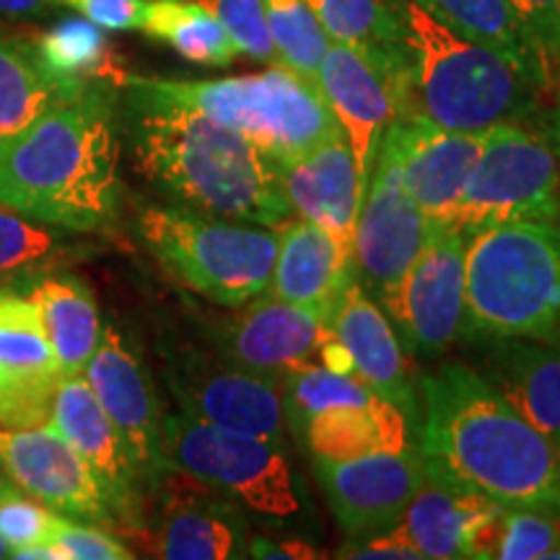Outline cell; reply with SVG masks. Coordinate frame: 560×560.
Instances as JSON below:
<instances>
[{
  "label": "cell",
  "instance_id": "1",
  "mask_svg": "<svg viewBox=\"0 0 560 560\" xmlns=\"http://www.w3.org/2000/svg\"><path fill=\"white\" fill-rule=\"evenodd\" d=\"M420 402L418 450L429 478L560 520V452L470 363L425 371Z\"/></svg>",
  "mask_w": 560,
  "mask_h": 560
},
{
  "label": "cell",
  "instance_id": "2",
  "mask_svg": "<svg viewBox=\"0 0 560 560\" xmlns=\"http://www.w3.org/2000/svg\"><path fill=\"white\" fill-rule=\"evenodd\" d=\"M120 91L132 166L166 202L270 229L293 219L280 164L242 132L136 86L128 73Z\"/></svg>",
  "mask_w": 560,
  "mask_h": 560
},
{
  "label": "cell",
  "instance_id": "3",
  "mask_svg": "<svg viewBox=\"0 0 560 560\" xmlns=\"http://www.w3.org/2000/svg\"><path fill=\"white\" fill-rule=\"evenodd\" d=\"M115 83H91L0 138V206L73 234L120 221V115Z\"/></svg>",
  "mask_w": 560,
  "mask_h": 560
},
{
  "label": "cell",
  "instance_id": "4",
  "mask_svg": "<svg viewBox=\"0 0 560 560\" xmlns=\"http://www.w3.org/2000/svg\"><path fill=\"white\" fill-rule=\"evenodd\" d=\"M410 115L454 132L545 120L542 81L522 62L467 39L412 0H397Z\"/></svg>",
  "mask_w": 560,
  "mask_h": 560
},
{
  "label": "cell",
  "instance_id": "5",
  "mask_svg": "<svg viewBox=\"0 0 560 560\" xmlns=\"http://www.w3.org/2000/svg\"><path fill=\"white\" fill-rule=\"evenodd\" d=\"M560 342V223L516 221L470 236L459 340Z\"/></svg>",
  "mask_w": 560,
  "mask_h": 560
},
{
  "label": "cell",
  "instance_id": "6",
  "mask_svg": "<svg viewBox=\"0 0 560 560\" xmlns=\"http://www.w3.org/2000/svg\"><path fill=\"white\" fill-rule=\"evenodd\" d=\"M136 234L174 283L213 306L234 310L268 291L278 229L164 202L138 210Z\"/></svg>",
  "mask_w": 560,
  "mask_h": 560
},
{
  "label": "cell",
  "instance_id": "7",
  "mask_svg": "<svg viewBox=\"0 0 560 560\" xmlns=\"http://www.w3.org/2000/svg\"><path fill=\"white\" fill-rule=\"evenodd\" d=\"M128 79L151 94L198 109L210 120L242 132L278 164L340 132L319 89L280 62H272L262 73L231 79L177 81L130 73Z\"/></svg>",
  "mask_w": 560,
  "mask_h": 560
},
{
  "label": "cell",
  "instance_id": "8",
  "mask_svg": "<svg viewBox=\"0 0 560 560\" xmlns=\"http://www.w3.org/2000/svg\"><path fill=\"white\" fill-rule=\"evenodd\" d=\"M161 433L170 467L226 493L249 516L296 524L312 514L310 490L283 441L221 429L182 410L164 412Z\"/></svg>",
  "mask_w": 560,
  "mask_h": 560
},
{
  "label": "cell",
  "instance_id": "9",
  "mask_svg": "<svg viewBox=\"0 0 560 560\" xmlns=\"http://www.w3.org/2000/svg\"><path fill=\"white\" fill-rule=\"evenodd\" d=\"M516 221L560 223V159L548 117L490 128L446 229L472 236Z\"/></svg>",
  "mask_w": 560,
  "mask_h": 560
},
{
  "label": "cell",
  "instance_id": "10",
  "mask_svg": "<svg viewBox=\"0 0 560 560\" xmlns=\"http://www.w3.org/2000/svg\"><path fill=\"white\" fill-rule=\"evenodd\" d=\"M161 363L177 410L221 429L289 444L278 380L234 366L206 342H161Z\"/></svg>",
  "mask_w": 560,
  "mask_h": 560
},
{
  "label": "cell",
  "instance_id": "11",
  "mask_svg": "<svg viewBox=\"0 0 560 560\" xmlns=\"http://www.w3.org/2000/svg\"><path fill=\"white\" fill-rule=\"evenodd\" d=\"M467 244L470 236L459 231H433L416 262L380 299L410 359H439L462 338Z\"/></svg>",
  "mask_w": 560,
  "mask_h": 560
},
{
  "label": "cell",
  "instance_id": "12",
  "mask_svg": "<svg viewBox=\"0 0 560 560\" xmlns=\"http://www.w3.org/2000/svg\"><path fill=\"white\" fill-rule=\"evenodd\" d=\"M206 346L234 366L283 380L301 363H319V350L332 338L330 314L296 306L268 291L247 304L200 319Z\"/></svg>",
  "mask_w": 560,
  "mask_h": 560
},
{
  "label": "cell",
  "instance_id": "13",
  "mask_svg": "<svg viewBox=\"0 0 560 560\" xmlns=\"http://www.w3.org/2000/svg\"><path fill=\"white\" fill-rule=\"evenodd\" d=\"M433 231L405 190L400 159L384 132L353 234V278L376 304L416 262Z\"/></svg>",
  "mask_w": 560,
  "mask_h": 560
},
{
  "label": "cell",
  "instance_id": "14",
  "mask_svg": "<svg viewBox=\"0 0 560 560\" xmlns=\"http://www.w3.org/2000/svg\"><path fill=\"white\" fill-rule=\"evenodd\" d=\"M151 499L153 516L145 522L143 545L153 558H247L249 514L226 493L170 467Z\"/></svg>",
  "mask_w": 560,
  "mask_h": 560
},
{
  "label": "cell",
  "instance_id": "15",
  "mask_svg": "<svg viewBox=\"0 0 560 560\" xmlns=\"http://www.w3.org/2000/svg\"><path fill=\"white\" fill-rule=\"evenodd\" d=\"M83 376L115 429L120 431L143 495H151L170 470V462L164 457L161 433L164 410L136 342L117 325H104L100 346L83 369Z\"/></svg>",
  "mask_w": 560,
  "mask_h": 560
},
{
  "label": "cell",
  "instance_id": "16",
  "mask_svg": "<svg viewBox=\"0 0 560 560\" xmlns=\"http://www.w3.org/2000/svg\"><path fill=\"white\" fill-rule=\"evenodd\" d=\"M0 470L47 509L115 532L117 520L102 482L73 446L50 425L0 429Z\"/></svg>",
  "mask_w": 560,
  "mask_h": 560
},
{
  "label": "cell",
  "instance_id": "17",
  "mask_svg": "<svg viewBox=\"0 0 560 560\" xmlns=\"http://www.w3.org/2000/svg\"><path fill=\"white\" fill-rule=\"evenodd\" d=\"M66 369L26 293L0 289V429H39Z\"/></svg>",
  "mask_w": 560,
  "mask_h": 560
},
{
  "label": "cell",
  "instance_id": "18",
  "mask_svg": "<svg viewBox=\"0 0 560 560\" xmlns=\"http://www.w3.org/2000/svg\"><path fill=\"white\" fill-rule=\"evenodd\" d=\"M50 429L60 433L75 452L86 459L102 482L117 520V532L143 540L145 529V495L138 472L132 467L130 452L120 431L96 400L83 374H68L55 395Z\"/></svg>",
  "mask_w": 560,
  "mask_h": 560
},
{
  "label": "cell",
  "instance_id": "19",
  "mask_svg": "<svg viewBox=\"0 0 560 560\" xmlns=\"http://www.w3.org/2000/svg\"><path fill=\"white\" fill-rule=\"evenodd\" d=\"M312 465L346 537H363L395 527L405 506L425 482V465L418 446Z\"/></svg>",
  "mask_w": 560,
  "mask_h": 560
},
{
  "label": "cell",
  "instance_id": "20",
  "mask_svg": "<svg viewBox=\"0 0 560 560\" xmlns=\"http://www.w3.org/2000/svg\"><path fill=\"white\" fill-rule=\"evenodd\" d=\"M488 132L444 130L418 115L400 117L387 128L400 159L405 190L436 231L450 223Z\"/></svg>",
  "mask_w": 560,
  "mask_h": 560
},
{
  "label": "cell",
  "instance_id": "21",
  "mask_svg": "<svg viewBox=\"0 0 560 560\" xmlns=\"http://www.w3.org/2000/svg\"><path fill=\"white\" fill-rule=\"evenodd\" d=\"M317 89L346 132L361 179L369 185L382 136L392 122L405 117L400 91L361 52L332 39L319 62Z\"/></svg>",
  "mask_w": 560,
  "mask_h": 560
},
{
  "label": "cell",
  "instance_id": "22",
  "mask_svg": "<svg viewBox=\"0 0 560 560\" xmlns=\"http://www.w3.org/2000/svg\"><path fill=\"white\" fill-rule=\"evenodd\" d=\"M280 187L293 215L327 229L353 249L355 221L369 185L361 179L346 132H335L310 151L283 161Z\"/></svg>",
  "mask_w": 560,
  "mask_h": 560
},
{
  "label": "cell",
  "instance_id": "23",
  "mask_svg": "<svg viewBox=\"0 0 560 560\" xmlns=\"http://www.w3.org/2000/svg\"><path fill=\"white\" fill-rule=\"evenodd\" d=\"M478 374L560 452V342L535 338L462 340Z\"/></svg>",
  "mask_w": 560,
  "mask_h": 560
},
{
  "label": "cell",
  "instance_id": "24",
  "mask_svg": "<svg viewBox=\"0 0 560 560\" xmlns=\"http://www.w3.org/2000/svg\"><path fill=\"white\" fill-rule=\"evenodd\" d=\"M503 506L486 495L446 486L425 475L397 520L425 560L493 558L499 542Z\"/></svg>",
  "mask_w": 560,
  "mask_h": 560
},
{
  "label": "cell",
  "instance_id": "25",
  "mask_svg": "<svg viewBox=\"0 0 560 560\" xmlns=\"http://www.w3.org/2000/svg\"><path fill=\"white\" fill-rule=\"evenodd\" d=\"M330 327L353 359L355 380L384 400L400 405L418 429V400L405 359L408 353L387 314L361 289L359 280H353L332 306Z\"/></svg>",
  "mask_w": 560,
  "mask_h": 560
},
{
  "label": "cell",
  "instance_id": "26",
  "mask_svg": "<svg viewBox=\"0 0 560 560\" xmlns=\"http://www.w3.org/2000/svg\"><path fill=\"white\" fill-rule=\"evenodd\" d=\"M268 293L296 306L332 312L342 291L353 283V249L327 229L304 219L283 221Z\"/></svg>",
  "mask_w": 560,
  "mask_h": 560
},
{
  "label": "cell",
  "instance_id": "27",
  "mask_svg": "<svg viewBox=\"0 0 560 560\" xmlns=\"http://www.w3.org/2000/svg\"><path fill=\"white\" fill-rule=\"evenodd\" d=\"M418 433L400 405L374 397L361 405H338L314 416L301 433L312 462H348L382 452L410 450Z\"/></svg>",
  "mask_w": 560,
  "mask_h": 560
},
{
  "label": "cell",
  "instance_id": "28",
  "mask_svg": "<svg viewBox=\"0 0 560 560\" xmlns=\"http://www.w3.org/2000/svg\"><path fill=\"white\" fill-rule=\"evenodd\" d=\"M26 296L39 310L42 325L66 374H83L104 327L91 285L75 272L60 268L37 276Z\"/></svg>",
  "mask_w": 560,
  "mask_h": 560
},
{
  "label": "cell",
  "instance_id": "29",
  "mask_svg": "<svg viewBox=\"0 0 560 560\" xmlns=\"http://www.w3.org/2000/svg\"><path fill=\"white\" fill-rule=\"evenodd\" d=\"M30 45L39 66L55 81L68 83V86L115 83L120 89L125 79V70L117 66L107 34L83 16L58 21L47 32L37 34Z\"/></svg>",
  "mask_w": 560,
  "mask_h": 560
},
{
  "label": "cell",
  "instance_id": "30",
  "mask_svg": "<svg viewBox=\"0 0 560 560\" xmlns=\"http://www.w3.org/2000/svg\"><path fill=\"white\" fill-rule=\"evenodd\" d=\"M89 86L91 83L68 86L55 81L39 66L30 42L0 30V138L24 130L52 104L79 96Z\"/></svg>",
  "mask_w": 560,
  "mask_h": 560
},
{
  "label": "cell",
  "instance_id": "31",
  "mask_svg": "<svg viewBox=\"0 0 560 560\" xmlns=\"http://www.w3.org/2000/svg\"><path fill=\"white\" fill-rule=\"evenodd\" d=\"M140 32L164 42L195 66L226 68L236 60V45L198 0H149Z\"/></svg>",
  "mask_w": 560,
  "mask_h": 560
},
{
  "label": "cell",
  "instance_id": "32",
  "mask_svg": "<svg viewBox=\"0 0 560 560\" xmlns=\"http://www.w3.org/2000/svg\"><path fill=\"white\" fill-rule=\"evenodd\" d=\"M30 215L0 206V280H26L60 270L81 249L62 234Z\"/></svg>",
  "mask_w": 560,
  "mask_h": 560
},
{
  "label": "cell",
  "instance_id": "33",
  "mask_svg": "<svg viewBox=\"0 0 560 560\" xmlns=\"http://www.w3.org/2000/svg\"><path fill=\"white\" fill-rule=\"evenodd\" d=\"M380 397L355 376L338 374L325 369L322 363H301V366L285 371L280 380V400H283L285 429L293 439H301L306 423L327 408L338 405H361Z\"/></svg>",
  "mask_w": 560,
  "mask_h": 560
},
{
  "label": "cell",
  "instance_id": "34",
  "mask_svg": "<svg viewBox=\"0 0 560 560\" xmlns=\"http://www.w3.org/2000/svg\"><path fill=\"white\" fill-rule=\"evenodd\" d=\"M412 3H418L420 9L429 11L433 19H439L441 24H446L462 37L493 47L506 58L522 62L540 79L506 0H412Z\"/></svg>",
  "mask_w": 560,
  "mask_h": 560
},
{
  "label": "cell",
  "instance_id": "35",
  "mask_svg": "<svg viewBox=\"0 0 560 560\" xmlns=\"http://www.w3.org/2000/svg\"><path fill=\"white\" fill-rule=\"evenodd\" d=\"M262 3L278 62L299 79L317 86L319 62L330 45L317 13L306 0H262Z\"/></svg>",
  "mask_w": 560,
  "mask_h": 560
},
{
  "label": "cell",
  "instance_id": "36",
  "mask_svg": "<svg viewBox=\"0 0 560 560\" xmlns=\"http://www.w3.org/2000/svg\"><path fill=\"white\" fill-rule=\"evenodd\" d=\"M542 86L552 100L560 83V0H506Z\"/></svg>",
  "mask_w": 560,
  "mask_h": 560
},
{
  "label": "cell",
  "instance_id": "37",
  "mask_svg": "<svg viewBox=\"0 0 560 560\" xmlns=\"http://www.w3.org/2000/svg\"><path fill=\"white\" fill-rule=\"evenodd\" d=\"M499 560H560V520L524 509H503Z\"/></svg>",
  "mask_w": 560,
  "mask_h": 560
},
{
  "label": "cell",
  "instance_id": "38",
  "mask_svg": "<svg viewBox=\"0 0 560 560\" xmlns=\"http://www.w3.org/2000/svg\"><path fill=\"white\" fill-rule=\"evenodd\" d=\"M60 516L58 511L47 509L45 503L13 486L5 475L0 478V535L9 545L11 556L30 545L50 542Z\"/></svg>",
  "mask_w": 560,
  "mask_h": 560
},
{
  "label": "cell",
  "instance_id": "39",
  "mask_svg": "<svg viewBox=\"0 0 560 560\" xmlns=\"http://www.w3.org/2000/svg\"><path fill=\"white\" fill-rule=\"evenodd\" d=\"M226 30L236 50L260 62H278L262 0H198Z\"/></svg>",
  "mask_w": 560,
  "mask_h": 560
},
{
  "label": "cell",
  "instance_id": "40",
  "mask_svg": "<svg viewBox=\"0 0 560 560\" xmlns=\"http://www.w3.org/2000/svg\"><path fill=\"white\" fill-rule=\"evenodd\" d=\"M50 545L58 552V560H130L136 558L130 545H125L115 532L100 524L60 516Z\"/></svg>",
  "mask_w": 560,
  "mask_h": 560
},
{
  "label": "cell",
  "instance_id": "41",
  "mask_svg": "<svg viewBox=\"0 0 560 560\" xmlns=\"http://www.w3.org/2000/svg\"><path fill=\"white\" fill-rule=\"evenodd\" d=\"M104 32H140L149 0H58Z\"/></svg>",
  "mask_w": 560,
  "mask_h": 560
},
{
  "label": "cell",
  "instance_id": "42",
  "mask_svg": "<svg viewBox=\"0 0 560 560\" xmlns=\"http://www.w3.org/2000/svg\"><path fill=\"white\" fill-rule=\"evenodd\" d=\"M335 558H353V560H425L410 537L397 527L374 532L363 537H346Z\"/></svg>",
  "mask_w": 560,
  "mask_h": 560
},
{
  "label": "cell",
  "instance_id": "43",
  "mask_svg": "<svg viewBox=\"0 0 560 560\" xmlns=\"http://www.w3.org/2000/svg\"><path fill=\"white\" fill-rule=\"evenodd\" d=\"M247 558H270V560H317L327 558L317 545L301 537H249Z\"/></svg>",
  "mask_w": 560,
  "mask_h": 560
},
{
  "label": "cell",
  "instance_id": "44",
  "mask_svg": "<svg viewBox=\"0 0 560 560\" xmlns=\"http://www.w3.org/2000/svg\"><path fill=\"white\" fill-rule=\"evenodd\" d=\"M58 9V0H0V16L39 19Z\"/></svg>",
  "mask_w": 560,
  "mask_h": 560
},
{
  "label": "cell",
  "instance_id": "45",
  "mask_svg": "<svg viewBox=\"0 0 560 560\" xmlns=\"http://www.w3.org/2000/svg\"><path fill=\"white\" fill-rule=\"evenodd\" d=\"M548 132L552 138V145H556L558 159H560V83L552 94V107L548 109Z\"/></svg>",
  "mask_w": 560,
  "mask_h": 560
},
{
  "label": "cell",
  "instance_id": "46",
  "mask_svg": "<svg viewBox=\"0 0 560 560\" xmlns=\"http://www.w3.org/2000/svg\"><path fill=\"white\" fill-rule=\"evenodd\" d=\"M0 558H11V550H9V545H5L3 535H0Z\"/></svg>",
  "mask_w": 560,
  "mask_h": 560
},
{
  "label": "cell",
  "instance_id": "47",
  "mask_svg": "<svg viewBox=\"0 0 560 560\" xmlns=\"http://www.w3.org/2000/svg\"><path fill=\"white\" fill-rule=\"evenodd\" d=\"M0 478H3V470H0Z\"/></svg>",
  "mask_w": 560,
  "mask_h": 560
}]
</instances>
